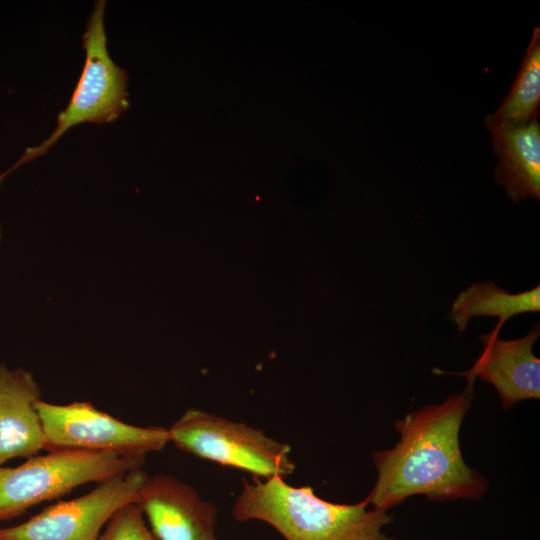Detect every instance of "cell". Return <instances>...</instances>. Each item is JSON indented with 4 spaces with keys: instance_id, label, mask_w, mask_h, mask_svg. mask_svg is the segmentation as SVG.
Returning a JSON list of instances; mask_svg holds the SVG:
<instances>
[{
    "instance_id": "5bb4252c",
    "label": "cell",
    "mask_w": 540,
    "mask_h": 540,
    "mask_svg": "<svg viewBox=\"0 0 540 540\" xmlns=\"http://www.w3.org/2000/svg\"><path fill=\"white\" fill-rule=\"evenodd\" d=\"M97 540H157L137 503L119 508L108 520Z\"/></svg>"
},
{
    "instance_id": "9c48e42d",
    "label": "cell",
    "mask_w": 540,
    "mask_h": 540,
    "mask_svg": "<svg viewBox=\"0 0 540 540\" xmlns=\"http://www.w3.org/2000/svg\"><path fill=\"white\" fill-rule=\"evenodd\" d=\"M498 333L493 329L481 335L483 350L475 364L468 371L457 374L492 384L504 409L523 400L539 399L540 359L532 352L540 335L539 324L514 340H501Z\"/></svg>"
},
{
    "instance_id": "7a4b0ae2",
    "label": "cell",
    "mask_w": 540,
    "mask_h": 540,
    "mask_svg": "<svg viewBox=\"0 0 540 540\" xmlns=\"http://www.w3.org/2000/svg\"><path fill=\"white\" fill-rule=\"evenodd\" d=\"M363 500L338 504L318 497L311 486L294 487L283 478L243 480L232 510L240 522L262 521L285 540H395L384 532L393 516L368 509Z\"/></svg>"
},
{
    "instance_id": "9a60e30c",
    "label": "cell",
    "mask_w": 540,
    "mask_h": 540,
    "mask_svg": "<svg viewBox=\"0 0 540 540\" xmlns=\"http://www.w3.org/2000/svg\"><path fill=\"white\" fill-rule=\"evenodd\" d=\"M0 239H1V227H0Z\"/></svg>"
},
{
    "instance_id": "4fadbf2b",
    "label": "cell",
    "mask_w": 540,
    "mask_h": 540,
    "mask_svg": "<svg viewBox=\"0 0 540 540\" xmlns=\"http://www.w3.org/2000/svg\"><path fill=\"white\" fill-rule=\"evenodd\" d=\"M539 104L540 29L536 27L511 90L490 117L505 124H527L537 119Z\"/></svg>"
},
{
    "instance_id": "277c9868",
    "label": "cell",
    "mask_w": 540,
    "mask_h": 540,
    "mask_svg": "<svg viewBox=\"0 0 540 540\" xmlns=\"http://www.w3.org/2000/svg\"><path fill=\"white\" fill-rule=\"evenodd\" d=\"M178 449L221 465L235 467L256 478H286L295 471L288 444L242 422L189 409L169 428Z\"/></svg>"
},
{
    "instance_id": "52a82bcc",
    "label": "cell",
    "mask_w": 540,
    "mask_h": 540,
    "mask_svg": "<svg viewBox=\"0 0 540 540\" xmlns=\"http://www.w3.org/2000/svg\"><path fill=\"white\" fill-rule=\"evenodd\" d=\"M147 477L140 468L107 478L88 493L51 504L21 524L0 527V540H97L119 508L138 501Z\"/></svg>"
},
{
    "instance_id": "5b68a950",
    "label": "cell",
    "mask_w": 540,
    "mask_h": 540,
    "mask_svg": "<svg viewBox=\"0 0 540 540\" xmlns=\"http://www.w3.org/2000/svg\"><path fill=\"white\" fill-rule=\"evenodd\" d=\"M105 7L104 0L94 3L82 37L85 64L68 105L58 114L55 130L39 145L27 148L20 159L0 175V183L20 165L45 154L72 127L84 122L110 123L129 108L127 72L116 65L107 48Z\"/></svg>"
},
{
    "instance_id": "30bf717a",
    "label": "cell",
    "mask_w": 540,
    "mask_h": 540,
    "mask_svg": "<svg viewBox=\"0 0 540 540\" xmlns=\"http://www.w3.org/2000/svg\"><path fill=\"white\" fill-rule=\"evenodd\" d=\"M38 383L23 368L0 362V466L14 458H29L46 450V439L36 403Z\"/></svg>"
},
{
    "instance_id": "6da1fadb",
    "label": "cell",
    "mask_w": 540,
    "mask_h": 540,
    "mask_svg": "<svg viewBox=\"0 0 540 540\" xmlns=\"http://www.w3.org/2000/svg\"><path fill=\"white\" fill-rule=\"evenodd\" d=\"M466 378L461 393L395 422L397 444L372 456L377 477L364 499L368 505L389 510L414 495L433 501L479 500L485 495L487 479L466 464L460 447V428L471 407L476 380Z\"/></svg>"
},
{
    "instance_id": "ba28073f",
    "label": "cell",
    "mask_w": 540,
    "mask_h": 540,
    "mask_svg": "<svg viewBox=\"0 0 540 540\" xmlns=\"http://www.w3.org/2000/svg\"><path fill=\"white\" fill-rule=\"evenodd\" d=\"M136 503L157 540H218L215 504L176 477L148 476Z\"/></svg>"
},
{
    "instance_id": "8992f818",
    "label": "cell",
    "mask_w": 540,
    "mask_h": 540,
    "mask_svg": "<svg viewBox=\"0 0 540 540\" xmlns=\"http://www.w3.org/2000/svg\"><path fill=\"white\" fill-rule=\"evenodd\" d=\"M46 450L74 449L146 457L170 442L168 428L141 427L121 421L90 402L36 403Z\"/></svg>"
},
{
    "instance_id": "7c38bea8",
    "label": "cell",
    "mask_w": 540,
    "mask_h": 540,
    "mask_svg": "<svg viewBox=\"0 0 540 540\" xmlns=\"http://www.w3.org/2000/svg\"><path fill=\"white\" fill-rule=\"evenodd\" d=\"M540 310V286L511 294L491 281L476 282L459 293L452 304L448 319L463 332L473 317L499 318L495 330L500 331L512 316Z\"/></svg>"
},
{
    "instance_id": "3957f363",
    "label": "cell",
    "mask_w": 540,
    "mask_h": 540,
    "mask_svg": "<svg viewBox=\"0 0 540 540\" xmlns=\"http://www.w3.org/2000/svg\"><path fill=\"white\" fill-rule=\"evenodd\" d=\"M144 461L137 455L52 449L15 467L0 466V523L81 485L140 469Z\"/></svg>"
},
{
    "instance_id": "8fae6325",
    "label": "cell",
    "mask_w": 540,
    "mask_h": 540,
    "mask_svg": "<svg viewBox=\"0 0 540 540\" xmlns=\"http://www.w3.org/2000/svg\"><path fill=\"white\" fill-rule=\"evenodd\" d=\"M497 156L495 181L514 202L540 199V126L537 119L523 125L485 118Z\"/></svg>"
}]
</instances>
